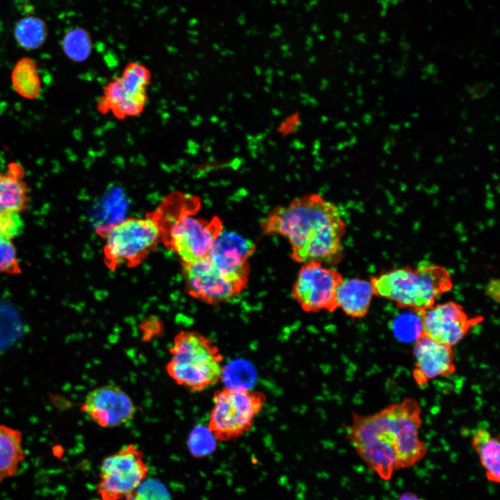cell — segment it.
<instances>
[{
	"instance_id": "ac0fdd59",
	"label": "cell",
	"mask_w": 500,
	"mask_h": 500,
	"mask_svg": "<svg viewBox=\"0 0 500 500\" xmlns=\"http://www.w3.org/2000/svg\"><path fill=\"white\" fill-rule=\"evenodd\" d=\"M472 445L479 457L488 481L500 482V443L498 437L483 428L475 430L472 438Z\"/></svg>"
},
{
	"instance_id": "ba28073f",
	"label": "cell",
	"mask_w": 500,
	"mask_h": 500,
	"mask_svg": "<svg viewBox=\"0 0 500 500\" xmlns=\"http://www.w3.org/2000/svg\"><path fill=\"white\" fill-rule=\"evenodd\" d=\"M344 278L333 268L318 262L302 264L292 288V296L307 312L338 309L337 290Z\"/></svg>"
},
{
	"instance_id": "484cf974",
	"label": "cell",
	"mask_w": 500,
	"mask_h": 500,
	"mask_svg": "<svg viewBox=\"0 0 500 500\" xmlns=\"http://www.w3.org/2000/svg\"><path fill=\"white\" fill-rule=\"evenodd\" d=\"M22 270L11 240L0 236V273L18 274Z\"/></svg>"
},
{
	"instance_id": "7c38bea8",
	"label": "cell",
	"mask_w": 500,
	"mask_h": 500,
	"mask_svg": "<svg viewBox=\"0 0 500 500\" xmlns=\"http://www.w3.org/2000/svg\"><path fill=\"white\" fill-rule=\"evenodd\" d=\"M81 410L95 424L103 428H115L131 421L135 406L121 388L106 385L91 390L81 404Z\"/></svg>"
},
{
	"instance_id": "9a60e30c",
	"label": "cell",
	"mask_w": 500,
	"mask_h": 500,
	"mask_svg": "<svg viewBox=\"0 0 500 500\" xmlns=\"http://www.w3.org/2000/svg\"><path fill=\"white\" fill-rule=\"evenodd\" d=\"M23 167L16 162L8 164L6 172L0 171V213H21L28 202V188Z\"/></svg>"
},
{
	"instance_id": "277c9868",
	"label": "cell",
	"mask_w": 500,
	"mask_h": 500,
	"mask_svg": "<svg viewBox=\"0 0 500 500\" xmlns=\"http://www.w3.org/2000/svg\"><path fill=\"white\" fill-rule=\"evenodd\" d=\"M169 352L166 372L177 385L197 392L222 379L224 356L208 337L195 331H181L174 337Z\"/></svg>"
},
{
	"instance_id": "7a4b0ae2",
	"label": "cell",
	"mask_w": 500,
	"mask_h": 500,
	"mask_svg": "<svg viewBox=\"0 0 500 500\" xmlns=\"http://www.w3.org/2000/svg\"><path fill=\"white\" fill-rule=\"evenodd\" d=\"M260 227L266 235L287 239L295 262L333 265L342 255L346 231L342 215L336 205L318 194L305 195L274 208Z\"/></svg>"
},
{
	"instance_id": "f1b7e54d",
	"label": "cell",
	"mask_w": 500,
	"mask_h": 500,
	"mask_svg": "<svg viewBox=\"0 0 500 500\" xmlns=\"http://www.w3.org/2000/svg\"><path fill=\"white\" fill-rule=\"evenodd\" d=\"M397 500H422L417 495L410 492L401 494Z\"/></svg>"
},
{
	"instance_id": "83f0119b",
	"label": "cell",
	"mask_w": 500,
	"mask_h": 500,
	"mask_svg": "<svg viewBox=\"0 0 500 500\" xmlns=\"http://www.w3.org/2000/svg\"><path fill=\"white\" fill-rule=\"evenodd\" d=\"M499 284L498 280H492L489 282L487 285L486 290H488V294L492 297L496 301H499V294L495 292V290H499V288L495 289V286Z\"/></svg>"
},
{
	"instance_id": "30bf717a",
	"label": "cell",
	"mask_w": 500,
	"mask_h": 500,
	"mask_svg": "<svg viewBox=\"0 0 500 500\" xmlns=\"http://www.w3.org/2000/svg\"><path fill=\"white\" fill-rule=\"evenodd\" d=\"M222 231V222L217 217L207 220L183 215L171 226L169 243L183 263H189L208 257Z\"/></svg>"
},
{
	"instance_id": "4316f807",
	"label": "cell",
	"mask_w": 500,
	"mask_h": 500,
	"mask_svg": "<svg viewBox=\"0 0 500 500\" xmlns=\"http://www.w3.org/2000/svg\"><path fill=\"white\" fill-rule=\"evenodd\" d=\"M24 224L20 213L4 212L0 213V236L12 240L23 231Z\"/></svg>"
},
{
	"instance_id": "9c48e42d",
	"label": "cell",
	"mask_w": 500,
	"mask_h": 500,
	"mask_svg": "<svg viewBox=\"0 0 500 500\" xmlns=\"http://www.w3.org/2000/svg\"><path fill=\"white\" fill-rule=\"evenodd\" d=\"M183 267L185 286L190 295L208 304L218 305L233 300L248 284L222 273L208 256L183 263Z\"/></svg>"
},
{
	"instance_id": "603a6c76",
	"label": "cell",
	"mask_w": 500,
	"mask_h": 500,
	"mask_svg": "<svg viewBox=\"0 0 500 500\" xmlns=\"http://www.w3.org/2000/svg\"><path fill=\"white\" fill-rule=\"evenodd\" d=\"M119 76L127 89L135 92L147 93L151 74L144 65L138 62H130L124 67Z\"/></svg>"
},
{
	"instance_id": "5b68a950",
	"label": "cell",
	"mask_w": 500,
	"mask_h": 500,
	"mask_svg": "<svg viewBox=\"0 0 500 500\" xmlns=\"http://www.w3.org/2000/svg\"><path fill=\"white\" fill-rule=\"evenodd\" d=\"M207 428L217 441L238 439L248 433L267 402L265 393L225 386L213 394Z\"/></svg>"
},
{
	"instance_id": "d6986e66",
	"label": "cell",
	"mask_w": 500,
	"mask_h": 500,
	"mask_svg": "<svg viewBox=\"0 0 500 500\" xmlns=\"http://www.w3.org/2000/svg\"><path fill=\"white\" fill-rule=\"evenodd\" d=\"M11 81L18 94L28 99H35L40 92V78L37 67L29 58H23L14 66Z\"/></svg>"
},
{
	"instance_id": "e0dca14e",
	"label": "cell",
	"mask_w": 500,
	"mask_h": 500,
	"mask_svg": "<svg viewBox=\"0 0 500 500\" xmlns=\"http://www.w3.org/2000/svg\"><path fill=\"white\" fill-rule=\"evenodd\" d=\"M22 433L0 424V483L13 477L25 459Z\"/></svg>"
},
{
	"instance_id": "44dd1931",
	"label": "cell",
	"mask_w": 500,
	"mask_h": 500,
	"mask_svg": "<svg viewBox=\"0 0 500 500\" xmlns=\"http://www.w3.org/2000/svg\"><path fill=\"white\" fill-rule=\"evenodd\" d=\"M62 47L66 56L73 61H84L90 56L92 49L90 35L83 28H74L64 35Z\"/></svg>"
},
{
	"instance_id": "52a82bcc",
	"label": "cell",
	"mask_w": 500,
	"mask_h": 500,
	"mask_svg": "<svg viewBox=\"0 0 500 500\" xmlns=\"http://www.w3.org/2000/svg\"><path fill=\"white\" fill-rule=\"evenodd\" d=\"M147 474L143 452L133 444H126L102 460L97 493L102 500H124L135 491Z\"/></svg>"
},
{
	"instance_id": "2e32d148",
	"label": "cell",
	"mask_w": 500,
	"mask_h": 500,
	"mask_svg": "<svg viewBox=\"0 0 500 500\" xmlns=\"http://www.w3.org/2000/svg\"><path fill=\"white\" fill-rule=\"evenodd\" d=\"M374 295L370 281L358 278L343 279L336 294L338 308L353 318L364 317Z\"/></svg>"
},
{
	"instance_id": "3957f363",
	"label": "cell",
	"mask_w": 500,
	"mask_h": 500,
	"mask_svg": "<svg viewBox=\"0 0 500 500\" xmlns=\"http://www.w3.org/2000/svg\"><path fill=\"white\" fill-rule=\"evenodd\" d=\"M370 282L374 295L416 312L433 306L453 286L450 272L428 261L420 262L415 267L393 269L372 277Z\"/></svg>"
},
{
	"instance_id": "ffe728a7",
	"label": "cell",
	"mask_w": 500,
	"mask_h": 500,
	"mask_svg": "<svg viewBox=\"0 0 500 500\" xmlns=\"http://www.w3.org/2000/svg\"><path fill=\"white\" fill-rule=\"evenodd\" d=\"M14 35L17 44L24 49H38L44 42L47 30L45 23L39 17L27 16L16 24Z\"/></svg>"
},
{
	"instance_id": "5bb4252c",
	"label": "cell",
	"mask_w": 500,
	"mask_h": 500,
	"mask_svg": "<svg viewBox=\"0 0 500 500\" xmlns=\"http://www.w3.org/2000/svg\"><path fill=\"white\" fill-rule=\"evenodd\" d=\"M412 376L423 388L432 379L456 372L453 347L435 341L422 333L415 340Z\"/></svg>"
},
{
	"instance_id": "8992f818",
	"label": "cell",
	"mask_w": 500,
	"mask_h": 500,
	"mask_svg": "<svg viewBox=\"0 0 500 500\" xmlns=\"http://www.w3.org/2000/svg\"><path fill=\"white\" fill-rule=\"evenodd\" d=\"M160 234L158 223L151 218H131L113 225L107 232L104 249L108 265L138 264L158 243Z\"/></svg>"
},
{
	"instance_id": "8fae6325",
	"label": "cell",
	"mask_w": 500,
	"mask_h": 500,
	"mask_svg": "<svg viewBox=\"0 0 500 500\" xmlns=\"http://www.w3.org/2000/svg\"><path fill=\"white\" fill-rule=\"evenodd\" d=\"M417 313L420 317L423 335L451 347L483 319L481 316H469L460 304L453 301L434 304Z\"/></svg>"
},
{
	"instance_id": "cb8c5ba5",
	"label": "cell",
	"mask_w": 500,
	"mask_h": 500,
	"mask_svg": "<svg viewBox=\"0 0 500 500\" xmlns=\"http://www.w3.org/2000/svg\"><path fill=\"white\" fill-rule=\"evenodd\" d=\"M217 440L206 427L198 426L192 430L188 440L191 455L202 458L210 455L216 449Z\"/></svg>"
},
{
	"instance_id": "4fadbf2b",
	"label": "cell",
	"mask_w": 500,
	"mask_h": 500,
	"mask_svg": "<svg viewBox=\"0 0 500 500\" xmlns=\"http://www.w3.org/2000/svg\"><path fill=\"white\" fill-rule=\"evenodd\" d=\"M255 250L252 240L233 232L222 231L215 240L208 258L224 274L248 282L249 260Z\"/></svg>"
},
{
	"instance_id": "7402d4cb",
	"label": "cell",
	"mask_w": 500,
	"mask_h": 500,
	"mask_svg": "<svg viewBox=\"0 0 500 500\" xmlns=\"http://www.w3.org/2000/svg\"><path fill=\"white\" fill-rule=\"evenodd\" d=\"M22 323L15 310L0 303V349L12 344L22 333Z\"/></svg>"
},
{
	"instance_id": "d4e9b609",
	"label": "cell",
	"mask_w": 500,
	"mask_h": 500,
	"mask_svg": "<svg viewBox=\"0 0 500 500\" xmlns=\"http://www.w3.org/2000/svg\"><path fill=\"white\" fill-rule=\"evenodd\" d=\"M124 500H172L164 483L158 479H145L128 497Z\"/></svg>"
},
{
	"instance_id": "6da1fadb",
	"label": "cell",
	"mask_w": 500,
	"mask_h": 500,
	"mask_svg": "<svg viewBox=\"0 0 500 500\" xmlns=\"http://www.w3.org/2000/svg\"><path fill=\"white\" fill-rule=\"evenodd\" d=\"M346 435L356 453L380 478L389 480L399 469L420 461L426 453L419 431L422 409L413 398L390 404L368 415L351 412Z\"/></svg>"
}]
</instances>
